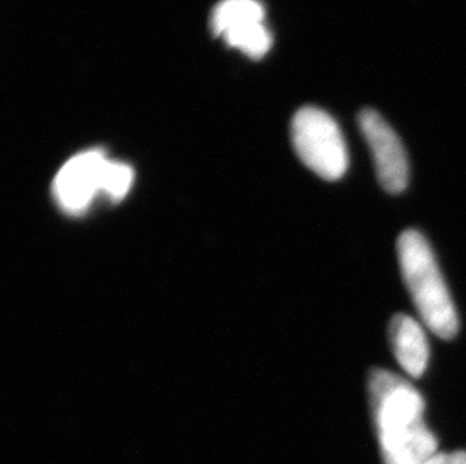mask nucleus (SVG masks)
Instances as JSON below:
<instances>
[{
  "mask_svg": "<svg viewBox=\"0 0 466 464\" xmlns=\"http://www.w3.org/2000/svg\"><path fill=\"white\" fill-rule=\"evenodd\" d=\"M109 163L100 149L71 157L53 180L52 193L57 207L68 215L84 213L97 193H105Z\"/></svg>",
  "mask_w": 466,
  "mask_h": 464,
  "instance_id": "39448f33",
  "label": "nucleus"
},
{
  "mask_svg": "<svg viewBox=\"0 0 466 464\" xmlns=\"http://www.w3.org/2000/svg\"><path fill=\"white\" fill-rule=\"evenodd\" d=\"M369 401L385 464H421L438 452L424 422V398L410 381L388 369L369 374Z\"/></svg>",
  "mask_w": 466,
  "mask_h": 464,
  "instance_id": "f257e3e1",
  "label": "nucleus"
},
{
  "mask_svg": "<svg viewBox=\"0 0 466 464\" xmlns=\"http://www.w3.org/2000/svg\"><path fill=\"white\" fill-rule=\"evenodd\" d=\"M421 464H466V451L436 452Z\"/></svg>",
  "mask_w": 466,
  "mask_h": 464,
  "instance_id": "6e6552de",
  "label": "nucleus"
},
{
  "mask_svg": "<svg viewBox=\"0 0 466 464\" xmlns=\"http://www.w3.org/2000/svg\"><path fill=\"white\" fill-rule=\"evenodd\" d=\"M291 140L305 166L323 180H339L348 171L346 140L339 124L325 110H298L291 123Z\"/></svg>",
  "mask_w": 466,
  "mask_h": 464,
  "instance_id": "7ed1b4c3",
  "label": "nucleus"
},
{
  "mask_svg": "<svg viewBox=\"0 0 466 464\" xmlns=\"http://www.w3.org/2000/svg\"><path fill=\"white\" fill-rule=\"evenodd\" d=\"M401 277L422 323L442 339L456 337L459 318L426 237L406 229L397 240Z\"/></svg>",
  "mask_w": 466,
  "mask_h": 464,
  "instance_id": "f03ea898",
  "label": "nucleus"
},
{
  "mask_svg": "<svg viewBox=\"0 0 466 464\" xmlns=\"http://www.w3.org/2000/svg\"><path fill=\"white\" fill-rule=\"evenodd\" d=\"M266 13L258 0H222L211 14V31L252 59L266 56L272 35L266 26Z\"/></svg>",
  "mask_w": 466,
  "mask_h": 464,
  "instance_id": "20e7f679",
  "label": "nucleus"
},
{
  "mask_svg": "<svg viewBox=\"0 0 466 464\" xmlns=\"http://www.w3.org/2000/svg\"><path fill=\"white\" fill-rule=\"evenodd\" d=\"M358 124L373 156L379 183L392 195L403 192L410 181V162L401 140L376 110H362Z\"/></svg>",
  "mask_w": 466,
  "mask_h": 464,
  "instance_id": "423d86ee",
  "label": "nucleus"
},
{
  "mask_svg": "<svg viewBox=\"0 0 466 464\" xmlns=\"http://www.w3.org/2000/svg\"><path fill=\"white\" fill-rule=\"evenodd\" d=\"M388 337L397 362L410 377L418 378L429 364V342L421 325L406 314H396L388 326Z\"/></svg>",
  "mask_w": 466,
  "mask_h": 464,
  "instance_id": "0eeeda50",
  "label": "nucleus"
}]
</instances>
